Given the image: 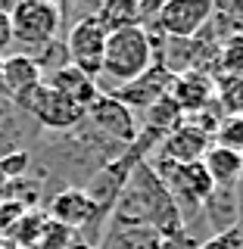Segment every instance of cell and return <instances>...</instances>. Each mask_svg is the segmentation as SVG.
I'll return each instance as SVG.
<instances>
[{
    "instance_id": "6da1fadb",
    "label": "cell",
    "mask_w": 243,
    "mask_h": 249,
    "mask_svg": "<svg viewBox=\"0 0 243 249\" xmlns=\"http://www.w3.org/2000/svg\"><path fill=\"white\" fill-rule=\"evenodd\" d=\"M109 224H144V228H156L171 240L187 237L181 212H178L175 199L168 196L166 184L159 181L150 162H140L131 168L128 181L122 184L115 206L109 212Z\"/></svg>"
},
{
    "instance_id": "7a4b0ae2",
    "label": "cell",
    "mask_w": 243,
    "mask_h": 249,
    "mask_svg": "<svg viewBox=\"0 0 243 249\" xmlns=\"http://www.w3.org/2000/svg\"><path fill=\"white\" fill-rule=\"evenodd\" d=\"M150 66H153V41L147 35V28L128 25L119 31H109L97 88L100 93H112L125 84L137 81Z\"/></svg>"
},
{
    "instance_id": "3957f363",
    "label": "cell",
    "mask_w": 243,
    "mask_h": 249,
    "mask_svg": "<svg viewBox=\"0 0 243 249\" xmlns=\"http://www.w3.org/2000/svg\"><path fill=\"white\" fill-rule=\"evenodd\" d=\"M62 3L53 0H19L10 6V28H13V53L37 59L47 44L62 37Z\"/></svg>"
},
{
    "instance_id": "277c9868",
    "label": "cell",
    "mask_w": 243,
    "mask_h": 249,
    "mask_svg": "<svg viewBox=\"0 0 243 249\" xmlns=\"http://www.w3.org/2000/svg\"><path fill=\"white\" fill-rule=\"evenodd\" d=\"M25 119H31L41 131H53V134H69L84 122V109L75 106L72 100H66L62 93L50 90L47 84H37L28 93L10 100Z\"/></svg>"
},
{
    "instance_id": "5b68a950",
    "label": "cell",
    "mask_w": 243,
    "mask_h": 249,
    "mask_svg": "<svg viewBox=\"0 0 243 249\" xmlns=\"http://www.w3.org/2000/svg\"><path fill=\"white\" fill-rule=\"evenodd\" d=\"M47 218L62 224V228H69L72 233L75 231H88L91 237L84 240V246H91V249L100 243V237H103V231H106V224L100 221L91 196L81 190V187H62L59 193H53L50 206H47Z\"/></svg>"
},
{
    "instance_id": "8992f818",
    "label": "cell",
    "mask_w": 243,
    "mask_h": 249,
    "mask_svg": "<svg viewBox=\"0 0 243 249\" xmlns=\"http://www.w3.org/2000/svg\"><path fill=\"white\" fill-rule=\"evenodd\" d=\"M106 35H109V31L97 22L93 13L75 19L72 25H69V35H62V44H66V53H69V66L97 81L100 69H103Z\"/></svg>"
},
{
    "instance_id": "52a82bcc",
    "label": "cell",
    "mask_w": 243,
    "mask_h": 249,
    "mask_svg": "<svg viewBox=\"0 0 243 249\" xmlns=\"http://www.w3.org/2000/svg\"><path fill=\"white\" fill-rule=\"evenodd\" d=\"M212 0H166L150 28L162 31L166 37H197L206 28V22L212 19Z\"/></svg>"
},
{
    "instance_id": "ba28073f",
    "label": "cell",
    "mask_w": 243,
    "mask_h": 249,
    "mask_svg": "<svg viewBox=\"0 0 243 249\" xmlns=\"http://www.w3.org/2000/svg\"><path fill=\"white\" fill-rule=\"evenodd\" d=\"M84 119H88L100 134H106L109 140H115V143H122V146L134 143L137 134H140L134 112H131L128 106H122L112 93H97V100L88 106Z\"/></svg>"
},
{
    "instance_id": "9c48e42d",
    "label": "cell",
    "mask_w": 243,
    "mask_h": 249,
    "mask_svg": "<svg viewBox=\"0 0 243 249\" xmlns=\"http://www.w3.org/2000/svg\"><path fill=\"white\" fill-rule=\"evenodd\" d=\"M93 249H197L193 240H171L156 228L144 224H106L103 237Z\"/></svg>"
},
{
    "instance_id": "30bf717a",
    "label": "cell",
    "mask_w": 243,
    "mask_h": 249,
    "mask_svg": "<svg viewBox=\"0 0 243 249\" xmlns=\"http://www.w3.org/2000/svg\"><path fill=\"white\" fill-rule=\"evenodd\" d=\"M212 146V134H206L203 128H197L193 122H181L175 131H168L162 137V143L156 146V156L168 162H178V165H187V162H203L206 150Z\"/></svg>"
},
{
    "instance_id": "8fae6325",
    "label": "cell",
    "mask_w": 243,
    "mask_h": 249,
    "mask_svg": "<svg viewBox=\"0 0 243 249\" xmlns=\"http://www.w3.org/2000/svg\"><path fill=\"white\" fill-rule=\"evenodd\" d=\"M171 81H175V75L166 72L162 66H153L147 69L144 75L137 78V81H131V84H125V88L119 90H112V97L119 100L122 106H128L131 112H147L153 103H159L162 97H168V90H171Z\"/></svg>"
},
{
    "instance_id": "7c38bea8",
    "label": "cell",
    "mask_w": 243,
    "mask_h": 249,
    "mask_svg": "<svg viewBox=\"0 0 243 249\" xmlns=\"http://www.w3.org/2000/svg\"><path fill=\"white\" fill-rule=\"evenodd\" d=\"M168 97L178 103V109H181L184 115L206 112V109L215 106V75H206V72L175 75Z\"/></svg>"
},
{
    "instance_id": "4fadbf2b",
    "label": "cell",
    "mask_w": 243,
    "mask_h": 249,
    "mask_svg": "<svg viewBox=\"0 0 243 249\" xmlns=\"http://www.w3.org/2000/svg\"><path fill=\"white\" fill-rule=\"evenodd\" d=\"M203 221L209 224V237L243 224L237 190H234V187H215V190L209 193V199L203 202Z\"/></svg>"
},
{
    "instance_id": "5bb4252c",
    "label": "cell",
    "mask_w": 243,
    "mask_h": 249,
    "mask_svg": "<svg viewBox=\"0 0 243 249\" xmlns=\"http://www.w3.org/2000/svg\"><path fill=\"white\" fill-rule=\"evenodd\" d=\"M44 84H47L50 90L62 93L66 100H72L75 106H81L84 112H88V106L97 100V93H100L97 81H93V78H88L84 72H78V69H72V66H62V69H56L53 75H47Z\"/></svg>"
},
{
    "instance_id": "9a60e30c",
    "label": "cell",
    "mask_w": 243,
    "mask_h": 249,
    "mask_svg": "<svg viewBox=\"0 0 243 249\" xmlns=\"http://www.w3.org/2000/svg\"><path fill=\"white\" fill-rule=\"evenodd\" d=\"M0 75H3V90L6 100H16L22 93H28L31 88L44 84V72L37 69L35 59L10 53V56H0Z\"/></svg>"
},
{
    "instance_id": "2e32d148",
    "label": "cell",
    "mask_w": 243,
    "mask_h": 249,
    "mask_svg": "<svg viewBox=\"0 0 243 249\" xmlns=\"http://www.w3.org/2000/svg\"><path fill=\"white\" fill-rule=\"evenodd\" d=\"M203 165H206L215 187H237L240 175H243V156L212 143L206 150V156H203Z\"/></svg>"
},
{
    "instance_id": "e0dca14e",
    "label": "cell",
    "mask_w": 243,
    "mask_h": 249,
    "mask_svg": "<svg viewBox=\"0 0 243 249\" xmlns=\"http://www.w3.org/2000/svg\"><path fill=\"white\" fill-rule=\"evenodd\" d=\"M144 119H147L144 128H150V131H156L159 137H166L168 131H175L178 124L184 122V112L178 109V103H175L171 97H162L159 103H153V106L144 112Z\"/></svg>"
},
{
    "instance_id": "ac0fdd59",
    "label": "cell",
    "mask_w": 243,
    "mask_h": 249,
    "mask_svg": "<svg viewBox=\"0 0 243 249\" xmlns=\"http://www.w3.org/2000/svg\"><path fill=\"white\" fill-rule=\"evenodd\" d=\"M215 109L222 115H243V78H215Z\"/></svg>"
},
{
    "instance_id": "d6986e66",
    "label": "cell",
    "mask_w": 243,
    "mask_h": 249,
    "mask_svg": "<svg viewBox=\"0 0 243 249\" xmlns=\"http://www.w3.org/2000/svg\"><path fill=\"white\" fill-rule=\"evenodd\" d=\"M212 143L243 156V115H222L215 124Z\"/></svg>"
},
{
    "instance_id": "ffe728a7",
    "label": "cell",
    "mask_w": 243,
    "mask_h": 249,
    "mask_svg": "<svg viewBox=\"0 0 243 249\" xmlns=\"http://www.w3.org/2000/svg\"><path fill=\"white\" fill-rule=\"evenodd\" d=\"M72 243H75V240H72V231L47 218L44 228H41V237H37V249H69Z\"/></svg>"
},
{
    "instance_id": "44dd1931",
    "label": "cell",
    "mask_w": 243,
    "mask_h": 249,
    "mask_svg": "<svg viewBox=\"0 0 243 249\" xmlns=\"http://www.w3.org/2000/svg\"><path fill=\"white\" fill-rule=\"evenodd\" d=\"M31 165V150H19V153H10L0 159V175L6 181H16V178H25V171Z\"/></svg>"
},
{
    "instance_id": "7402d4cb",
    "label": "cell",
    "mask_w": 243,
    "mask_h": 249,
    "mask_svg": "<svg viewBox=\"0 0 243 249\" xmlns=\"http://www.w3.org/2000/svg\"><path fill=\"white\" fill-rule=\"evenodd\" d=\"M10 6H13V3H3V6H0V56H3V50H10V47H13V28H10Z\"/></svg>"
},
{
    "instance_id": "603a6c76",
    "label": "cell",
    "mask_w": 243,
    "mask_h": 249,
    "mask_svg": "<svg viewBox=\"0 0 243 249\" xmlns=\"http://www.w3.org/2000/svg\"><path fill=\"white\" fill-rule=\"evenodd\" d=\"M0 97H6V90H3V75H0Z\"/></svg>"
}]
</instances>
